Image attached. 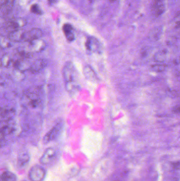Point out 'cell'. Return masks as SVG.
Here are the masks:
<instances>
[{
    "label": "cell",
    "instance_id": "6",
    "mask_svg": "<svg viewBox=\"0 0 180 181\" xmlns=\"http://www.w3.org/2000/svg\"><path fill=\"white\" fill-rule=\"evenodd\" d=\"M87 48L92 52L101 53L102 47L99 41L95 38L90 37L88 38L86 42Z\"/></svg>",
    "mask_w": 180,
    "mask_h": 181
},
{
    "label": "cell",
    "instance_id": "25",
    "mask_svg": "<svg viewBox=\"0 0 180 181\" xmlns=\"http://www.w3.org/2000/svg\"><path fill=\"white\" fill-rule=\"evenodd\" d=\"M48 1L51 3H55L57 2V0H48Z\"/></svg>",
    "mask_w": 180,
    "mask_h": 181
},
{
    "label": "cell",
    "instance_id": "7",
    "mask_svg": "<svg viewBox=\"0 0 180 181\" xmlns=\"http://www.w3.org/2000/svg\"><path fill=\"white\" fill-rule=\"evenodd\" d=\"M47 66V61L44 59H39L35 61L34 63L30 65V68H29V72L33 74L37 73L42 70L46 68Z\"/></svg>",
    "mask_w": 180,
    "mask_h": 181
},
{
    "label": "cell",
    "instance_id": "26",
    "mask_svg": "<svg viewBox=\"0 0 180 181\" xmlns=\"http://www.w3.org/2000/svg\"><path fill=\"white\" fill-rule=\"evenodd\" d=\"M116 1H117V0H109V1L111 2H115Z\"/></svg>",
    "mask_w": 180,
    "mask_h": 181
},
{
    "label": "cell",
    "instance_id": "1",
    "mask_svg": "<svg viewBox=\"0 0 180 181\" xmlns=\"http://www.w3.org/2000/svg\"><path fill=\"white\" fill-rule=\"evenodd\" d=\"M63 75L65 81V88L70 94L74 95L79 90L78 75L76 69L71 62L65 63L63 70Z\"/></svg>",
    "mask_w": 180,
    "mask_h": 181
},
{
    "label": "cell",
    "instance_id": "2",
    "mask_svg": "<svg viewBox=\"0 0 180 181\" xmlns=\"http://www.w3.org/2000/svg\"><path fill=\"white\" fill-rule=\"evenodd\" d=\"M46 174V170L42 165H35L30 168L28 177L31 181H44Z\"/></svg>",
    "mask_w": 180,
    "mask_h": 181
},
{
    "label": "cell",
    "instance_id": "5",
    "mask_svg": "<svg viewBox=\"0 0 180 181\" xmlns=\"http://www.w3.org/2000/svg\"><path fill=\"white\" fill-rule=\"evenodd\" d=\"M42 36V31L40 29L33 28L25 32L23 37V42H31L35 40L39 39Z\"/></svg>",
    "mask_w": 180,
    "mask_h": 181
},
{
    "label": "cell",
    "instance_id": "13",
    "mask_svg": "<svg viewBox=\"0 0 180 181\" xmlns=\"http://www.w3.org/2000/svg\"><path fill=\"white\" fill-rule=\"evenodd\" d=\"M63 31L67 40L72 42L75 39V35L73 33L72 26L70 24H65L63 26Z\"/></svg>",
    "mask_w": 180,
    "mask_h": 181
},
{
    "label": "cell",
    "instance_id": "3",
    "mask_svg": "<svg viewBox=\"0 0 180 181\" xmlns=\"http://www.w3.org/2000/svg\"><path fill=\"white\" fill-rule=\"evenodd\" d=\"M63 128V124L59 123L55 125L51 130L44 135L43 138V142L44 144H48L49 142L55 139L60 134Z\"/></svg>",
    "mask_w": 180,
    "mask_h": 181
},
{
    "label": "cell",
    "instance_id": "23",
    "mask_svg": "<svg viewBox=\"0 0 180 181\" xmlns=\"http://www.w3.org/2000/svg\"><path fill=\"white\" fill-rule=\"evenodd\" d=\"M173 167H174L176 170H179L180 168V163L179 162H174L173 163Z\"/></svg>",
    "mask_w": 180,
    "mask_h": 181
},
{
    "label": "cell",
    "instance_id": "22",
    "mask_svg": "<svg viewBox=\"0 0 180 181\" xmlns=\"http://www.w3.org/2000/svg\"><path fill=\"white\" fill-rule=\"evenodd\" d=\"M31 11L33 13L36 14H42V11L40 9L38 5L36 4H33L30 8Z\"/></svg>",
    "mask_w": 180,
    "mask_h": 181
},
{
    "label": "cell",
    "instance_id": "19",
    "mask_svg": "<svg viewBox=\"0 0 180 181\" xmlns=\"http://www.w3.org/2000/svg\"><path fill=\"white\" fill-rule=\"evenodd\" d=\"M13 75L14 79L16 80V81H21L25 78V75L24 74L23 72L15 68L14 70L13 71Z\"/></svg>",
    "mask_w": 180,
    "mask_h": 181
},
{
    "label": "cell",
    "instance_id": "9",
    "mask_svg": "<svg viewBox=\"0 0 180 181\" xmlns=\"http://www.w3.org/2000/svg\"><path fill=\"white\" fill-rule=\"evenodd\" d=\"M30 156L28 153L23 152L19 154L18 157L17 164L20 168L27 167L30 162Z\"/></svg>",
    "mask_w": 180,
    "mask_h": 181
},
{
    "label": "cell",
    "instance_id": "28",
    "mask_svg": "<svg viewBox=\"0 0 180 181\" xmlns=\"http://www.w3.org/2000/svg\"><path fill=\"white\" fill-rule=\"evenodd\" d=\"M26 181V180H23V181Z\"/></svg>",
    "mask_w": 180,
    "mask_h": 181
},
{
    "label": "cell",
    "instance_id": "15",
    "mask_svg": "<svg viewBox=\"0 0 180 181\" xmlns=\"http://www.w3.org/2000/svg\"><path fill=\"white\" fill-rule=\"evenodd\" d=\"M17 177L13 172L5 171L0 175V181H16Z\"/></svg>",
    "mask_w": 180,
    "mask_h": 181
},
{
    "label": "cell",
    "instance_id": "17",
    "mask_svg": "<svg viewBox=\"0 0 180 181\" xmlns=\"http://www.w3.org/2000/svg\"><path fill=\"white\" fill-rule=\"evenodd\" d=\"M1 66L5 68H8L12 62V59L11 58L9 55L4 54L3 55L2 58L0 59Z\"/></svg>",
    "mask_w": 180,
    "mask_h": 181
},
{
    "label": "cell",
    "instance_id": "14",
    "mask_svg": "<svg viewBox=\"0 0 180 181\" xmlns=\"http://www.w3.org/2000/svg\"><path fill=\"white\" fill-rule=\"evenodd\" d=\"M13 7V0H4L0 4V10L5 13L11 11Z\"/></svg>",
    "mask_w": 180,
    "mask_h": 181
},
{
    "label": "cell",
    "instance_id": "24",
    "mask_svg": "<svg viewBox=\"0 0 180 181\" xmlns=\"http://www.w3.org/2000/svg\"><path fill=\"white\" fill-rule=\"evenodd\" d=\"M179 108H180L179 105H176V107H174V108H173L174 112H175L176 113H179Z\"/></svg>",
    "mask_w": 180,
    "mask_h": 181
},
{
    "label": "cell",
    "instance_id": "20",
    "mask_svg": "<svg viewBox=\"0 0 180 181\" xmlns=\"http://www.w3.org/2000/svg\"><path fill=\"white\" fill-rule=\"evenodd\" d=\"M10 40L5 38H2L0 39V48L6 49L11 47V43Z\"/></svg>",
    "mask_w": 180,
    "mask_h": 181
},
{
    "label": "cell",
    "instance_id": "27",
    "mask_svg": "<svg viewBox=\"0 0 180 181\" xmlns=\"http://www.w3.org/2000/svg\"><path fill=\"white\" fill-rule=\"evenodd\" d=\"M1 66V61H0V66Z\"/></svg>",
    "mask_w": 180,
    "mask_h": 181
},
{
    "label": "cell",
    "instance_id": "10",
    "mask_svg": "<svg viewBox=\"0 0 180 181\" xmlns=\"http://www.w3.org/2000/svg\"><path fill=\"white\" fill-rule=\"evenodd\" d=\"M83 72L86 78L89 81L93 82H97L98 79L97 75L90 66H86L85 67L83 68Z\"/></svg>",
    "mask_w": 180,
    "mask_h": 181
},
{
    "label": "cell",
    "instance_id": "4",
    "mask_svg": "<svg viewBox=\"0 0 180 181\" xmlns=\"http://www.w3.org/2000/svg\"><path fill=\"white\" fill-rule=\"evenodd\" d=\"M56 156L55 149L49 147L46 149L41 157L40 158V162L42 165H48L53 160Z\"/></svg>",
    "mask_w": 180,
    "mask_h": 181
},
{
    "label": "cell",
    "instance_id": "18",
    "mask_svg": "<svg viewBox=\"0 0 180 181\" xmlns=\"http://www.w3.org/2000/svg\"><path fill=\"white\" fill-rule=\"evenodd\" d=\"M167 57V52L164 50L159 51L158 53L155 55V60L156 62H163L166 60Z\"/></svg>",
    "mask_w": 180,
    "mask_h": 181
},
{
    "label": "cell",
    "instance_id": "12",
    "mask_svg": "<svg viewBox=\"0 0 180 181\" xmlns=\"http://www.w3.org/2000/svg\"><path fill=\"white\" fill-rule=\"evenodd\" d=\"M30 64L27 59H20L15 60L14 62V67L15 69L19 70L22 72L28 70L30 68Z\"/></svg>",
    "mask_w": 180,
    "mask_h": 181
},
{
    "label": "cell",
    "instance_id": "8",
    "mask_svg": "<svg viewBox=\"0 0 180 181\" xmlns=\"http://www.w3.org/2000/svg\"><path fill=\"white\" fill-rule=\"evenodd\" d=\"M25 31L22 29H17V30L12 31L10 32L7 36V38L10 40V42H22L24 37Z\"/></svg>",
    "mask_w": 180,
    "mask_h": 181
},
{
    "label": "cell",
    "instance_id": "21",
    "mask_svg": "<svg viewBox=\"0 0 180 181\" xmlns=\"http://www.w3.org/2000/svg\"><path fill=\"white\" fill-rule=\"evenodd\" d=\"M166 66L162 64H156V65H153L151 67V69L153 71L156 72H162L165 70Z\"/></svg>",
    "mask_w": 180,
    "mask_h": 181
},
{
    "label": "cell",
    "instance_id": "16",
    "mask_svg": "<svg viewBox=\"0 0 180 181\" xmlns=\"http://www.w3.org/2000/svg\"><path fill=\"white\" fill-rule=\"evenodd\" d=\"M153 8L154 10L156 16L162 14L164 12V5L163 0H156Z\"/></svg>",
    "mask_w": 180,
    "mask_h": 181
},
{
    "label": "cell",
    "instance_id": "11",
    "mask_svg": "<svg viewBox=\"0 0 180 181\" xmlns=\"http://www.w3.org/2000/svg\"><path fill=\"white\" fill-rule=\"evenodd\" d=\"M30 46L33 51L36 53H40L43 51L46 47V43L42 40L39 39L35 40L30 42Z\"/></svg>",
    "mask_w": 180,
    "mask_h": 181
}]
</instances>
